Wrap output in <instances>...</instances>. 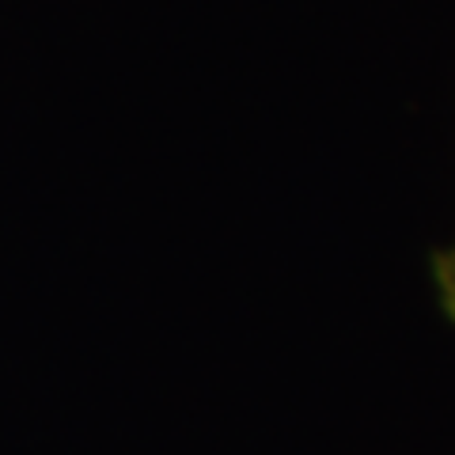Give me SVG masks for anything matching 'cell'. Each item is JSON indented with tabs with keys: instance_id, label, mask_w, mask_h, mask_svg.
<instances>
[{
	"instance_id": "1",
	"label": "cell",
	"mask_w": 455,
	"mask_h": 455,
	"mask_svg": "<svg viewBox=\"0 0 455 455\" xmlns=\"http://www.w3.org/2000/svg\"><path fill=\"white\" fill-rule=\"evenodd\" d=\"M433 277H436V292H440V307L448 311V319L455 323V247L440 251L433 262Z\"/></svg>"
}]
</instances>
